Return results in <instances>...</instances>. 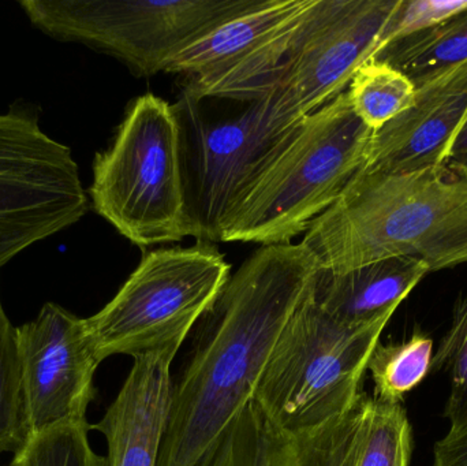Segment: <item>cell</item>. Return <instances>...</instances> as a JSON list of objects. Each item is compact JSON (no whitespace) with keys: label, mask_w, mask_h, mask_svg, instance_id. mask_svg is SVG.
Segmentation results:
<instances>
[{"label":"cell","mask_w":467,"mask_h":466,"mask_svg":"<svg viewBox=\"0 0 467 466\" xmlns=\"http://www.w3.org/2000/svg\"><path fill=\"white\" fill-rule=\"evenodd\" d=\"M320 270L304 243L263 245L232 274L205 315L172 390L158 466H194L253 401L264 367Z\"/></svg>","instance_id":"6da1fadb"},{"label":"cell","mask_w":467,"mask_h":466,"mask_svg":"<svg viewBox=\"0 0 467 466\" xmlns=\"http://www.w3.org/2000/svg\"><path fill=\"white\" fill-rule=\"evenodd\" d=\"M302 243L331 273L395 257L421 260L430 273L466 264L467 169L358 171Z\"/></svg>","instance_id":"7a4b0ae2"},{"label":"cell","mask_w":467,"mask_h":466,"mask_svg":"<svg viewBox=\"0 0 467 466\" xmlns=\"http://www.w3.org/2000/svg\"><path fill=\"white\" fill-rule=\"evenodd\" d=\"M373 133L348 90L307 115L230 216L221 243H290L342 196L367 161Z\"/></svg>","instance_id":"3957f363"},{"label":"cell","mask_w":467,"mask_h":466,"mask_svg":"<svg viewBox=\"0 0 467 466\" xmlns=\"http://www.w3.org/2000/svg\"><path fill=\"white\" fill-rule=\"evenodd\" d=\"M89 197L93 210L134 245L191 237L174 106L153 93L131 101L111 145L95 156Z\"/></svg>","instance_id":"277c9868"},{"label":"cell","mask_w":467,"mask_h":466,"mask_svg":"<svg viewBox=\"0 0 467 466\" xmlns=\"http://www.w3.org/2000/svg\"><path fill=\"white\" fill-rule=\"evenodd\" d=\"M389 319L346 325L317 305L310 292L275 344L253 401L271 423L291 434L337 420L364 394L370 355Z\"/></svg>","instance_id":"5b68a950"},{"label":"cell","mask_w":467,"mask_h":466,"mask_svg":"<svg viewBox=\"0 0 467 466\" xmlns=\"http://www.w3.org/2000/svg\"><path fill=\"white\" fill-rule=\"evenodd\" d=\"M230 276L232 265L211 243L145 254L117 295L85 319L99 360L181 349Z\"/></svg>","instance_id":"8992f818"},{"label":"cell","mask_w":467,"mask_h":466,"mask_svg":"<svg viewBox=\"0 0 467 466\" xmlns=\"http://www.w3.org/2000/svg\"><path fill=\"white\" fill-rule=\"evenodd\" d=\"M182 136L191 237L221 243L224 226L258 178L298 131L268 96L244 101L234 114L213 118L200 98L174 104Z\"/></svg>","instance_id":"52a82bcc"},{"label":"cell","mask_w":467,"mask_h":466,"mask_svg":"<svg viewBox=\"0 0 467 466\" xmlns=\"http://www.w3.org/2000/svg\"><path fill=\"white\" fill-rule=\"evenodd\" d=\"M263 0H22L49 37L84 44L150 77L186 47Z\"/></svg>","instance_id":"ba28073f"},{"label":"cell","mask_w":467,"mask_h":466,"mask_svg":"<svg viewBox=\"0 0 467 466\" xmlns=\"http://www.w3.org/2000/svg\"><path fill=\"white\" fill-rule=\"evenodd\" d=\"M88 210L73 152L41 129L37 109L16 104L0 112V270Z\"/></svg>","instance_id":"9c48e42d"},{"label":"cell","mask_w":467,"mask_h":466,"mask_svg":"<svg viewBox=\"0 0 467 466\" xmlns=\"http://www.w3.org/2000/svg\"><path fill=\"white\" fill-rule=\"evenodd\" d=\"M398 0H316L299 46L268 93L277 114L299 122L346 92L356 71L378 54Z\"/></svg>","instance_id":"30bf717a"},{"label":"cell","mask_w":467,"mask_h":466,"mask_svg":"<svg viewBox=\"0 0 467 466\" xmlns=\"http://www.w3.org/2000/svg\"><path fill=\"white\" fill-rule=\"evenodd\" d=\"M29 438L68 423H88L101 361L85 319L54 303L18 327Z\"/></svg>","instance_id":"8fae6325"},{"label":"cell","mask_w":467,"mask_h":466,"mask_svg":"<svg viewBox=\"0 0 467 466\" xmlns=\"http://www.w3.org/2000/svg\"><path fill=\"white\" fill-rule=\"evenodd\" d=\"M467 120V60L416 82L405 111L373 133L361 172L400 174L441 166Z\"/></svg>","instance_id":"7c38bea8"},{"label":"cell","mask_w":467,"mask_h":466,"mask_svg":"<svg viewBox=\"0 0 467 466\" xmlns=\"http://www.w3.org/2000/svg\"><path fill=\"white\" fill-rule=\"evenodd\" d=\"M370 397L316 431L291 434L271 423L254 401L194 466H354Z\"/></svg>","instance_id":"4fadbf2b"},{"label":"cell","mask_w":467,"mask_h":466,"mask_svg":"<svg viewBox=\"0 0 467 466\" xmlns=\"http://www.w3.org/2000/svg\"><path fill=\"white\" fill-rule=\"evenodd\" d=\"M180 347L133 357V366L106 415L90 430L103 434L109 466H158L171 412V366Z\"/></svg>","instance_id":"5bb4252c"},{"label":"cell","mask_w":467,"mask_h":466,"mask_svg":"<svg viewBox=\"0 0 467 466\" xmlns=\"http://www.w3.org/2000/svg\"><path fill=\"white\" fill-rule=\"evenodd\" d=\"M428 274L427 264L411 257L380 260L346 273L320 268L312 297L339 322L367 326L392 317Z\"/></svg>","instance_id":"9a60e30c"},{"label":"cell","mask_w":467,"mask_h":466,"mask_svg":"<svg viewBox=\"0 0 467 466\" xmlns=\"http://www.w3.org/2000/svg\"><path fill=\"white\" fill-rule=\"evenodd\" d=\"M310 3L312 0H263L257 7L234 16L186 47L164 73L185 76L188 84L215 78L254 54Z\"/></svg>","instance_id":"2e32d148"},{"label":"cell","mask_w":467,"mask_h":466,"mask_svg":"<svg viewBox=\"0 0 467 466\" xmlns=\"http://www.w3.org/2000/svg\"><path fill=\"white\" fill-rule=\"evenodd\" d=\"M373 59L383 60L413 79L414 84L467 60V10L441 26L397 41Z\"/></svg>","instance_id":"e0dca14e"},{"label":"cell","mask_w":467,"mask_h":466,"mask_svg":"<svg viewBox=\"0 0 467 466\" xmlns=\"http://www.w3.org/2000/svg\"><path fill=\"white\" fill-rule=\"evenodd\" d=\"M414 93L416 84L410 77L378 59L364 63L348 88L354 114L375 133L408 109Z\"/></svg>","instance_id":"ac0fdd59"},{"label":"cell","mask_w":467,"mask_h":466,"mask_svg":"<svg viewBox=\"0 0 467 466\" xmlns=\"http://www.w3.org/2000/svg\"><path fill=\"white\" fill-rule=\"evenodd\" d=\"M433 341L421 331L397 344L376 345L368 363L375 393L373 399L403 404V397L419 388L432 371Z\"/></svg>","instance_id":"d6986e66"},{"label":"cell","mask_w":467,"mask_h":466,"mask_svg":"<svg viewBox=\"0 0 467 466\" xmlns=\"http://www.w3.org/2000/svg\"><path fill=\"white\" fill-rule=\"evenodd\" d=\"M29 440L18 327L0 297V454H16Z\"/></svg>","instance_id":"ffe728a7"},{"label":"cell","mask_w":467,"mask_h":466,"mask_svg":"<svg viewBox=\"0 0 467 466\" xmlns=\"http://www.w3.org/2000/svg\"><path fill=\"white\" fill-rule=\"evenodd\" d=\"M413 429L403 404L370 397L354 466H410Z\"/></svg>","instance_id":"44dd1931"},{"label":"cell","mask_w":467,"mask_h":466,"mask_svg":"<svg viewBox=\"0 0 467 466\" xmlns=\"http://www.w3.org/2000/svg\"><path fill=\"white\" fill-rule=\"evenodd\" d=\"M88 423H68L32 435L10 466H109L93 451Z\"/></svg>","instance_id":"7402d4cb"},{"label":"cell","mask_w":467,"mask_h":466,"mask_svg":"<svg viewBox=\"0 0 467 466\" xmlns=\"http://www.w3.org/2000/svg\"><path fill=\"white\" fill-rule=\"evenodd\" d=\"M446 372L451 382L444 418L450 430L467 423V295H461L452 309L451 327L433 353L432 371Z\"/></svg>","instance_id":"603a6c76"},{"label":"cell","mask_w":467,"mask_h":466,"mask_svg":"<svg viewBox=\"0 0 467 466\" xmlns=\"http://www.w3.org/2000/svg\"><path fill=\"white\" fill-rule=\"evenodd\" d=\"M465 10L467 0H398L379 37L378 54L397 41L441 26Z\"/></svg>","instance_id":"cb8c5ba5"},{"label":"cell","mask_w":467,"mask_h":466,"mask_svg":"<svg viewBox=\"0 0 467 466\" xmlns=\"http://www.w3.org/2000/svg\"><path fill=\"white\" fill-rule=\"evenodd\" d=\"M433 466H467V423L436 442Z\"/></svg>","instance_id":"d4e9b609"},{"label":"cell","mask_w":467,"mask_h":466,"mask_svg":"<svg viewBox=\"0 0 467 466\" xmlns=\"http://www.w3.org/2000/svg\"><path fill=\"white\" fill-rule=\"evenodd\" d=\"M449 161L467 169V120L450 150Z\"/></svg>","instance_id":"484cf974"}]
</instances>
